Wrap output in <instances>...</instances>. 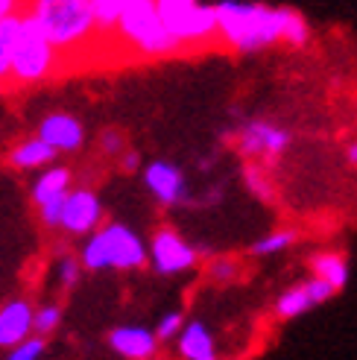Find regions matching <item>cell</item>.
<instances>
[{"instance_id":"obj_1","label":"cell","mask_w":357,"mask_h":360,"mask_svg":"<svg viewBox=\"0 0 357 360\" xmlns=\"http://www.w3.org/2000/svg\"><path fill=\"white\" fill-rule=\"evenodd\" d=\"M217 12V44L235 53H261L284 44V24L290 9L252 4V0H220Z\"/></svg>"},{"instance_id":"obj_2","label":"cell","mask_w":357,"mask_h":360,"mask_svg":"<svg viewBox=\"0 0 357 360\" xmlns=\"http://www.w3.org/2000/svg\"><path fill=\"white\" fill-rule=\"evenodd\" d=\"M24 15L59 53L82 50L97 35L91 0H27Z\"/></svg>"},{"instance_id":"obj_3","label":"cell","mask_w":357,"mask_h":360,"mask_svg":"<svg viewBox=\"0 0 357 360\" xmlns=\"http://www.w3.org/2000/svg\"><path fill=\"white\" fill-rule=\"evenodd\" d=\"M79 264L91 273L100 269H141L147 264V246L123 223H109L91 231V238L85 240Z\"/></svg>"},{"instance_id":"obj_4","label":"cell","mask_w":357,"mask_h":360,"mask_svg":"<svg viewBox=\"0 0 357 360\" xmlns=\"http://www.w3.org/2000/svg\"><path fill=\"white\" fill-rule=\"evenodd\" d=\"M115 32L138 56L162 59V56L178 53V44L173 41V35L164 30L162 18L155 12V0H126L120 18H117Z\"/></svg>"},{"instance_id":"obj_5","label":"cell","mask_w":357,"mask_h":360,"mask_svg":"<svg viewBox=\"0 0 357 360\" xmlns=\"http://www.w3.org/2000/svg\"><path fill=\"white\" fill-rule=\"evenodd\" d=\"M155 12L178 50L217 44V12L205 0H155Z\"/></svg>"},{"instance_id":"obj_6","label":"cell","mask_w":357,"mask_h":360,"mask_svg":"<svg viewBox=\"0 0 357 360\" xmlns=\"http://www.w3.org/2000/svg\"><path fill=\"white\" fill-rule=\"evenodd\" d=\"M62 53L53 47L44 32L35 27L30 18H21V30L12 47V62H9V82L15 85H35L44 82L47 77L56 74Z\"/></svg>"},{"instance_id":"obj_7","label":"cell","mask_w":357,"mask_h":360,"mask_svg":"<svg viewBox=\"0 0 357 360\" xmlns=\"http://www.w3.org/2000/svg\"><path fill=\"white\" fill-rule=\"evenodd\" d=\"M238 150L255 161V165H270L278 161L290 147V132L270 120H246L238 129Z\"/></svg>"},{"instance_id":"obj_8","label":"cell","mask_w":357,"mask_h":360,"mask_svg":"<svg viewBox=\"0 0 357 360\" xmlns=\"http://www.w3.org/2000/svg\"><path fill=\"white\" fill-rule=\"evenodd\" d=\"M147 261H152V269L162 276H178L185 269L196 266L200 261V252L196 246H190L176 229H158L152 240H150V249H147Z\"/></svg>"},{"instance_id":"obj_9","label":"cell","mask_w":357,"mask_h":360,"mask_svg":"<svg viewBox=\"0 0 357 360\" xmlns=\"http://www.w3.org/2000/svg\"><path fill=\"white\" fill-rule=\"evenodd\" d=\"M103 223V202L91 188H70L59 214V229L67 235H91Z\"/></svg>"},{"instance_id":"obj_10","label":"cell","mask_w":357,"mask_h":360,"mask_svg":"<svg viewBox=\"0 0 357 360\" xmlns=\"http://www.w3.org/2000/svg\"><path fill=\"white\" fill-rule=\"evenodd\" d=\"M144 185L162 205H182L188 202V182L185 173L170 161H150L144 167Z\"/></svg>"},{"instance_id":"obj_11","label":"cell","mask_w":357,"mask_h":360,"mask_svg":"<svg viewBox=\"0 0 357 360\" xmlns=\"http://www.w3.org/2000/svg\"><path fill=\"white\" fill-rule=\"evenodd\" d=\"M39 138L47 143L53 153H77L85 143L82 120L67 112H53L39 123Z\"/></svg>"},{"instance_id":"obj_12","label":"cell","mask_w":357,"mask_h":360,"mask_svg":"<svg viewBox=\"0 0 357 360\" xmlns=\"http://www.w3.org/2000/svg\"><path fill=\"white\" fill-rule=\"evenodd\" d=\"M334 296V290L325 284V281H319V278H308V281H301L296 287H290V290H284L275 302V314L278 319H296L301 314H308L311 308H316V304H323Z\"/></svg>"},{"instance_id":"obj_13","label":"cell","mask_w":357,"mask_h":360,"mask_svg":"<svg viewBox=\"0 0 357 360\" xmlns=\"http://www.w3.org/2000/svg\"><path fill=\"white\" fill-rule=\"evenodd\" d=\"M109 346L126 360H152L158 340L152 331L141 328V326H120L109 334Z\"/></svg>"},{"instance_id":"obj_14","label":"cell","mask_w":357,"mask_h":360,"mask_svg":"<svg viewBox=\"0 0 357 360\" xmlns=\"http://www.w3.org/2000/svg\"><path fill=\"white\" fill-rule=\"evenodd\" d=\"M32 331V308L30 302L15 299L0 308V349H12L24 343Z\"/></svg>"},{"instance_id":"obj_15","label":"cell","mask_w":357,"mask_h":360,"mask_svg":"<svg viewBox=\"0 0 357 360\" xmlns=\"http://www.w3.org/2000/svg\"><path fill=\"white\" fill-rule=\"evenodd\" d=\"M70 188H74L70 170L59 167V165H47V167H41L39 179L32 182V202H35V208H41L47 202H59L67 196Z\"/></svg>"},{"instance_id":"obj_16","label":"cell","mask_w":357,"mask_h":360,"mask_svg":"<svg viewBox=\"0 0 357 360\" xmlns=\"http://www.w3.org/2000/svg\"><path fill=\"white\" fill-rule=\"evenodd\" d=\"M178 354L185 360H217V349H214V337L205 328V322L193 319L178 331Z\"/></svg>"},{"instance_id":"obj_17","label":"cell","mask_w":357,"mask_h":360,"mask_svg":"<svg viewBox=\"0 0 357 360\" xmlns=\"http://www.w3.org/2000/svg\"><path fill=\"white\" fill-rule=\"evenodd\" d=\"M53 161H56V153H53L39 135L15 143L9 150V165L15 170H41V167L53 165Z\"/></svg>"},{"instance_id":"obj_18","label":"cell","mask_w":357,"mask_h":360,"mask_svg":"<svg viewBox=\"0 0 357 360\" xmlns=\"http://www.w3.org/2000/svg\"><path fill=\"white\" fill-rule=\"evenodd\" d=\"M311 273L313 278L325 281L334 293H340L349 284V261L340 252H319V255L311 258Z\"/></svg>"},{"instance_id":"obj_19","label":"cell","mask_w":357,"mask_h":360,"mask_svg":"<svg viewBox=\"0 0 357 360\" xmlns=\"http://www.w3.org/2000/svg\"><path fill=\"white\" fill-rule=\"evenodd\" d=\"M21 18L24 15H12L6 21H0V85L9 79V62H12V47L21 30Z\"/></svg>"},{"instance_id":"obj_20","label":"cell","mask_w":357,"mask_h":360,"mask_svg":"<svg viewBox=\"0 0 357 360\" xmlns=\"http://www.w3.org/2000/svg\"><path fill=\"white\" fill-rule=\"evenodd\" d=\"M243 185L252 191L261 202H275V185L264 165H255L252 161L249 167H243Z\"/></svg>"},{"instance_id":"obj_21","label":"cell","mask_w":357,"mask_h":360,"mask_svg":"<svg viewBox=\"0 0 357 360\" xmlns=\"http://www.w3.org/2000/svg\"><path fill=\"white\" fill-rule=\"evenodd\" d=\"M299 240V235L293 229H278V231H270V235H264L261 240L252 243V255H278V252L290 249L293 243Z\"/></svg>"},{"instance_id":"obj_22","label":"cell","mask_w":357,"mask_h":360,"mask_svg":"<svg viewBox=\"0 0 357 360\" xmlns=\"http://www.w3.org/2000/svg\"><path fill=\"white\" fill-rule=\"evenodd\" d=\"M123 4H126V0H91L97 32H115L117 18L123 12Z\"/></svg>"},{"instance_id":"obj_23","label":"cell","mask_w":357,"mask_h":360,"mask_svg":"<svg viewBox=\"0 0 357 360\" xmlns=\"http://www.w3.org/2000/svg\"><path fill=\"white\" fill-rule=\"evenodd\" d=\"M59 319H62L59 304H44V308L32 311V331L39 334V337H44V334H50V331H56Z\"/></svg>"},{"instance_id":"obj_24","label":"cell","mask_w":357,"mask_h":360,"mask_svg":"<svg viewBox=\"0 0 357 360\" xmlns=\"http://www.w3.org/2000/svg\"><path fill=\"white\" fill-rule=\"evenodd\" d=\"M41 354H44V340L41 337H27L24 343L12 346L6 360H39Z\"/></svg>"},{"instance_id":"obj_25","label":"cell","mask_w":357,"mask_h":360,"mask_svg":"<svg viewBox=\"0 0 357 360\" xmlns=\"http://www.w3.org/2000/svg\"><path fill=\"white\" fill-rule=\"evenodd\" d=\"M182 326H185V316L178 314V311H173V314H164L162 316V322H158V328L152 334H155V340H173V337H178Z\"/></svg>"},{"instance_id":"obj_26","label":"cell","mask_w":357,"mask_h":360,"mask_svg":"<svg viewBox=\"0 0 357 360\" xmlns=\"http://www.w3.org/2000/svg\"><path fill=\"white\" fill-rule=\"evenodd\" d=\"M208 276H211V281H217V284H228L231 278H238V264L231 258H217V261H211Z\"/></svg>"},{"instance_id":"obj_27","label":"cell","mask_w":357,"mask_h":360,"mask_svg":"<svg viewBox=\"0 0 357 360\" xmlns=\"http://www.w3.org/2000/svg\"><path fill=\"white\" fill-rule=\"evenodd\" d=\"M100 150L109 158H117L123 150H126V138H123V132H117V129H105L100 135Z\"/></svg>"},{"instance_id":"obj_28","label":"cell","mask_w":357,"mask_h":360,"mask_svg":"<svg viewBox=\"0 0 357 360\" xmlns=\"http://www.w3.org/2000/svg\"><path fill=\"white\" fill-rule=\"evenodd\" d=\"M79 269H82V264L77 258H62L59 261V284L65 287V290L79 281Z\"/></svg>"},{"instance_id":"obj_29","label":"cell","mask_w":357,"mask_h":360,"mask_svg":"<svg viewBox=\"0 0 357 360\" xmlns=\"http://www.w3.org/2000/svg\"><path fill=\"white\" fill-rule=\"evenodd\" d=\"M27 0H0V21H6L12 15H24Z\"/></svg>"},{"instance_id":"obj_30","label":"cell","mask_w":357,"mask_h":360,"mask_svg":"<svg viewBox=\"0 0 357 360\" xmlns=\"http://www.w3.org/2000/svg\"><path fill=\"white\" fill-rule=\"evenodd\" d=\"M117 158H120V170H126V173H135L141 167V155L135 150H123Z\"/></svg>"},{"instance_id":"obj_31","label":"cell","mask_w":357,"mask_h":360,"mask_svg":"<svg viewBox=\"0 0 357 360\" xmlns=\"http://www.w3.org/2000/svg\"><path fill=\"white\" fill-rule=\"evenodd\" d=\"M343 155H346V165H349V167H357V141L346 143V150H343Z\"/></svg>"}]
</instances>
